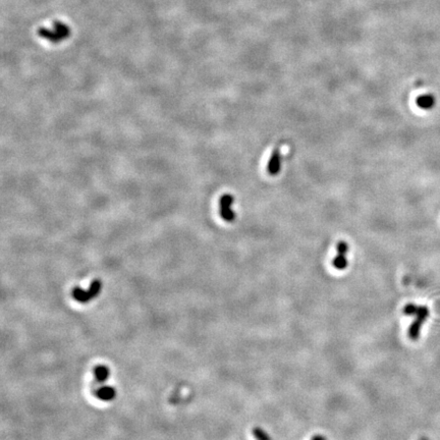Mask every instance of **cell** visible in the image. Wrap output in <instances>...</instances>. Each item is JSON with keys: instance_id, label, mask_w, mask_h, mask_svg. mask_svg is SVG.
Here are the masks:
<instances>
[{"instance_id": "obj_1", "label": "cell", "mask_w": 440, "mask_h": 440, "mask_svg": "<svg viewBox=\"0 0 440 440\" xmlns=\"http://www.w3.org/2000/svg\"><path fill=\"white\" fill-rule=\"evenodd\" d=\"M38 35L46 39L51 43H60L62 40L68 39L71 36V29L68 25L63 24L62 21L56 20L53 23V29L40 28L38 30Z\"/></svg>"}, {"instance_id": "obj_2", "label": "cell", "mask_w": 440, "mask_h": 440, "mask_svg": "<svg viewBox=\"0 0 440 440\" xmlns=\"http://www.w3.org/2000/svg\"><path fill=\"white\" fill-rule=\"evenodd\" d=\"M102 290V282L101 280L99 279H95L91 285L90 288L88 289L87 291L75 287L73 291H72V295L73 298L80 304H87L91 302L92 300H94L95 298L99 295V293H101Z\"/></svg>"}, {"instance_id": "obj_3", "label": "cell", "mask_w": 440, "mask_h": 440, "mask_svg": "<svg viewBox=\"0 0 440 440\" xmlns=\"http://www.w3.org/2000/svg\"><path fill=\"white\" fill-rule=\"evenodd\" d=\"M235 197L232 194H223L219 199V213L221 218L226 222H234L236 219V213L233 210V204Z\"/></svg>"}, {"instance_id": "obj_4", "label": "cell", "mask_w": 440, "mask_h": 440, "mask_svg": "<svg viewBox=\"0 0 440 440\" xmlns=\"http://www.w3.org/2000/svg\"><path fill=\"white\" fill-rule=\"evenodd\" d=\"M281 169V151H280V145H276L274 150L271 153V156L267 163V172L275 177L280 172Z\"/></svg>"}, {"instance_id": "obj_5", "label": "cell", "mask_w": 440, "mask_h": 440, "mask_svg": "<svg viewBox=\"0 0 440 440\" xmlns=\"http://www.w3.org/2000/svg\"><path fill=\"white\" fill-rule=\"evenodd\" d=\"M348 245L347 241L340 240L337 244V256L333 260V265L338 269H344L347 266V253Z\"/></svg>"}, {"instance_id": "obj_6", "label": "cell", "mask_w": 440, "mask_h": 440, "mask_svg": "<svg viewBox=\"0 0 440 440\" xmlns=\"http://www.w3.org/2000/svg\"><path fill=\"white\" fill-rule=\"evenodd\" d=\"M95 397L102 402H111L116 397V389L112 386H102L94 391Z\"/></svg>"}, {"instance_id": "obj_7", "label": "cell", "mask_w": 440, "mask_h": 440, "mask_svg": "<svg viewBox=\"0 0 440 440\" xmlns=\"http://www.w3.org/2000/svg\"><path fill=\"white\" fill-rule=\"evenodd\" d=\"M435 97L431 94H424V95H420L419 97L417 98V105L419 108L424 109V110H429L432 109L435 105Z\"/></svg>"}, {"instance_id": "obj_8", "label": "cell", "mask_w": 440, "mask_h": 440, "mask_svg": "<svg viewBox=\"0 0 440 440\" xmlns=\"http://www.w3.org/2000/svg\"><path fill=\"white\" fill-rule=\"evenodd\" d=\"M94 377L98 384H102L110 377V370L105 365H98L94 368Z\"/></svg>"}, {"instance_id": "obj_9", "label": "cell", "mask_w": 440, "mask_h": 440, "mask_svg": "<svg viewBox=\"0 0 440 440\" xmlns=\"http://www.w3.org/2000/svg\"><path fill=\"white\" fill-rule=\"evenodd\" d=\"M422 440H427V439H422Z\"/></svg>"}]
</instances>
